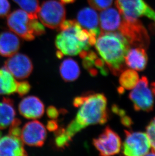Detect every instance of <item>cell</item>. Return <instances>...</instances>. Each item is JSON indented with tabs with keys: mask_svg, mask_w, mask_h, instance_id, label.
<instances>
[{
	"mask_svg": "<svg viewBox=\"0 0 155 156\" xmlns=\"http://www.w3.org/2000/svg\"><path fill=\"white\" fill-rule=\"evenodd\" d=\"M63 56H64V54L62 52H60V51H57V58H59V59H61Z\"/></svg>",
	"mask_w": 155,
	"mask_h": 156,
	"instance_id": "obj_36",
	"label": "cell"
},
{
	"mask_svg": "<svg viewBox=\"0 0 155 156\" xmlns=\"http://www.w3.org/2000/svg\"><path fill=\"white\" fill-rule=\"evenodd\" d=\"M151 89L154 96L155 97V83H152L151 84Z\"/></svg>",
	"mask_w": 155,
	"mask_h": 156,
	"instance_id": "obj_35",
	"label": "cell"
},
{
	"mask_svg": "<svg viewBox=\"0 0 155 156\" xmlns=\"http://www.w3.org/2000/svg\"><path fill=\"white\" fill-rule=\"evenodd\" d=\"M18 81L5 67L0 68V94L10 95L16 93Z\"/></svg>",
	"mask_w": 155,
	"mask_h": 156,
	"instance_id": "obj_21",
	"label": "cell"
},
{
	"mask_svg": "<svg viewBox=\"0 0 155 156\" xmlns=\"http://www.w3.org/2000/svg\"><path fill=\"white\" fill-rule=\"evenodd\" d=\"M90 6L93 9L102 11L112 5L113 0H87Z\"/></svg>",
	"mask_w": 155,
	"mask_h": 156,
	"instance_id": "obj_26",
	"label": "cell"
},
{
	"mask_svg": "<svg viewBox=\"0 0 155 156\" xmlns=\"http://www.w3.org/2000/svg\"><path fill=\"white\" fill-rule=\"evenodd\" d=\"M16 116L13 101L4 97L0 102V129H4L10 126Z\"/></svg>",
	"mask_w": 155,
	"mask_h": 156,
	"instance_id": "obj_18",
	"label": "cell"
},
{
	"mask_svg": "<svg viewBox=\"0 0 155 156\" xmlns=\"http://www.w3.org/2000/svg\"><path fill=\"white\" fill-rule=\"evenodd\" d=\"M5 68L9 71L15 79L23 80L29 76L33 65L28 56L23 54L16 53L5 62Z\"/></svg>",
	"mask_w": 155,
	"mask_h": 156,
	"instance_id": "obj_10",
	"label": "cell"
},
{
	"mask_svg": "<svg viewBox=\"0 0 155 156\" xmlns=\"http://www.w3.org/2000/svg\"><path fill=\"white\" fill-rule=\"evenodd\" d=\"M31 88L29 83L27 81H22L18 82L16 93L20 97H22L29 93Z\"/></svg>",
	"mask_w": 155,
	"mask_h": 156,
	"instance_id": "obj_29",
	"label": "cell"
},
{
	"mask_svg": "<svg viewBox=\"0 0 155 156\" xmlns=\"http://www.w3.org/2000/svg\"><path fill=\"white\" fill-rule=\"evenodd\" d=\"M129 99L136 111L150 112L153 110L154 94L149 86L146 76H143L129 94Z\"/></svg>",
	"mask_w": 155,
	"mask_h": 156,
	"instance_id": "obj_6",
	"label": "cell"
},
{
	"mask_svg": "<svg viewBox=\"0 0 155 156\" xmlns=\"http://www.w3.org/2000/svg\"><path fill=\"white\" fill-rule=\"evenodd\" d=\"M115 5L122 17L129 20L143 16L148 6L144 0H115Z\"/></svg>",
	"mask_w": 155,
	"mask_h": 156,
	"instance_id": "obj_12",
	"label": "cell"
},
{
	"mask_svg": "<svg viewBox=\"0 0 155 156\" xmlns=\"http://www.w3.org/2000/svg\"><path fill=\"white\" fill-rule=\"evenodd\" d=\"M46 127L48 130L51 132L57 131L59 128L57 121L55 119L50 120L48 121L47 123Z\"/></svg>",
	"mask_w": 155,
	"mask_h": 156,
	"instance_id": "obj_33",
	"label": "cell"
},
{
	"mask_svg": "<svg viewBox=\"0 0 155 156\" xmlns=\"http://www.w3.org/2000/svg\"><path fill=\"white\" fill-rule=\"evenodd\" d=\"M46 128L37 120L30 121L24 125L21 130L20 138L27 146L41 147L46 138Z\"/></svg>",
	"mask_w": 155,
	"mask_h": 156,
	"instance_id": "obj_11",
	"label": "cell"
},
{
	"mask_svg": "<svg viewBox=\"0 0 155 156\" xmlns=\"http://www.w3.org/2000/svg\"><path fill=\"white\" fill-rule=\"evenodd\" d=\"M21 124V121H20V120L15 118V119L13 121L10 126L9 135L13 136L14 137L20 138L21 130H22L20 127Z\"/></svg>",
	"mask_w": 155,
	"mask_h": 156,
	"instance_id": "obj_28",
	"label": "cell"
},
{
	"mask_svg": "<svg viewBox=\"0 0 155 156\" xmlns=\"http://www.w3.org/2000/svg\"><path fill=\"white\" fill-rule=\"evenodd\" d=\"M113 112L119 115L120 117V120L122 125L127 128H129L133 124V121L130 117L126 114V112L123 109L119 107L117 105H113L112 107Z\"/></svg>",
	"mask_w": 155,
	"mask_h": 156,
	"instance_id": "obj_24",
	"label": "cell"
},
{
	"mask_svg": "<svg viewBox=\"0 0 155 156\" xmlns=\"http://www.w3.org/2000/svg\"><path fill=\"white\" fill-rule=\"evenodd\" d=\"M93 144L102 156H109L119 153L122 149V140L117 133L109 126H106L96 139Z\"/></svg>",
	"mask_w": 155,
	"mask_h": 156,
	"instance_id": "obj_8",
	"label": "cell"
},
{
	"mask_svg": "<svg viewBox=\"0 0 155 156\" xmlns=\"http://www.w3.org/2000/svg\"><path fill=\"white\" fill-rule=\"evenodd\" d=\"M73 105L79 108L75 119L66 128L56 131L55 144L59 149L68 147L74 136L87 127L103 125L108 120L107 100L103 94L86 93L75 98Z\"/></svg>",
	"mask_w": 155,
	"mask_h": 156,
	"instance_id": "obj_1",
	"label": "cell"
},
{
	"mask_svg": "<svg viewBox=\"0 0 155 156\" xmlns=\"http://www.w3.org/2000/svg\"><path fill=\"white\" fill-rule=\"evenodd\" d=\"M2 136V133L1 131H0V139L1 138Z\"/></svg>",
	"mask_w": 155,
	"mask_h": 156,
	"instance_id": "obj_37",
	"label": "cell"
},
{
	"mask_svg": "<svg viewBox=\"0 0 155 156\" xmlns=\"http://www.w3.org/2000/svg\"><path fill=\"white\" fill-rule=\"evenodd\" d=\"M123 155L127 156H145L149 152L150 144L146 133L140 131L125 130Z\"/></svg>",
	"mask_w": 155,
	"mask_h": 156,
	"instance_id": "obj_7",
	"label": "cell"
},
{
	"mask_svg": "<svg viewBox=\"0 0 155 156\" xmlns=\"http://www.w3.org/2000/svg\"><path fill=\"white\" fill-rule=\"evenodd\" d=\"M27 153L20 138L4 136L0 139V156H24Z\"/></svg>",
	"mask_w": 155,
	"mask_h": 156,
	"instance_id": "obj_15",
	"label": "cell"
},
{
	"mask_svg": "<svg viewBox=\"0 0 155 156\" xmlns=\"http://www.w3.org/2000/svg\"><path fill=\"white\" fill-rule=\"evenodd\" d=\"M28 13L30 19H37L40 2L38 0H13Z\"/></svg>",
	"mask_w": 155,
	"mask_h": 156,
	"instance_id": "obj_23",
	"label": "cell"
},
{
	"mask_svg": "<svg viewBox=\"0 0 155 156\" xmlns=\"http://www.w3.org/2000/svg\"><path fill=\"white\" fill-rule=\"evenodd\" d=\"M129 44L134 47L148 49L150 39L146 28L139 19L129 20L122 17L118 30Z\"/></svg>",
	"mask_w": 155,
	"mask_h": 156,
	"instance_id": "obj_4",
	"label": "cell"
},
{
	"mask_svg": "<svg viewBox=\"0 0 155 156\" xmlns=\"http://www.w3.org/2000/svg\"><path fill=\"white\" fill-rule=\"evenodd\" d=\"M95 45L97 51L112 74L119 75L124 70L125 56L130 46L120 33L100 32Z\"/></svg>",
	"mask_w": 155,
	"mask_h": 156,
	"instance_id": "obj_2",
	"label": "cell"
},
{
	"mask_svg": "<svg viewBox=\"0 0 155 156\" xmlns=\"http://www.w3.org/2000/svg\"><path fill=\"white\" fill-rule=\"evenodd\" d=\"M10 9V4L8 0H0V18L7 16Z\"/></svg>",
	"mask_w": 155,
	"mask_h": 156,
	"instance_id": "obj_30",
	"label": "cell"
},
{
	"mask_svg": "<svg viewBox=\"0 0 155 156\" xmlns=\"http://www.w3.org/2000/svg\"><path fill=\"white\" fill-rule=\"evenodd\" d=\"M30 19L25 11L18 9L8 15L7 24L12 32L27 41H31L34 40L35 36L30 30Z\"/></svg>",
	"mask_w": 155,
	"mask_h": 156,
	"instance_id": "obj_9",
	"label": "cell"
},
{
	"mask_svg": "<svg viewBox=\"0 0 155 156\" xmlns=\"http://www.w3.org/2000/svg\"><path fill=\"white\" fill-rule=\"evenodd\" d=\"M47 115L51 119L57 120L59 116V111L53 106H50L46 111Z\"/></svg>",
	"mask_w": 155,
	"mask_h": 156,
	"instance_id": "obj_31",
	"label": "cell"
},
{
	"mask_svg": "<svg viewBox=\"0 0 155 156\" xmlns=\"http://www.w3.org/2000/svg\"><path fill=\"white\" fill-rule=\"evenodd\" d=\"M76 22L77 20H64L63 21V23L60 24V26L59 27V30L60 31H63V30H67V28H70L72 26H73Z\"/></svg>",
	"mask_w": 155,
	"mask_h": 156,
	"instance_id": "obj_32",
	"label": "cell"
},
{
	"mask_svg": "<svg viewBox=\"0 0 155 156\" xmlns=\"http://www.w3.org/2000/svg\"><path fill=\"white\" fill-rule=\"evenodd\" d=\"M21 47V41L17 35L10 31L0 33V55L10 57L17 53Z\"/></svg>",
	"mask_w": 155,
	"mask_h": 156,
	"instance_id": "obj_16",
	"label": "cell"
},
{
	"mask_svg": "<svg viewBox=\"0 0 155 156\" xmlns=\"http://www.w3.org/2000/svg\"><path fill=\"white\" fill-rule=\"evenodd\" d=\"M21 115L28 119H37L41 118L44 113V105L38 98L28 96L24 98L18 106Z\"/></svg>",
	"mask_w": 155,
	"mask_h": 156,
	"instance_id": "obj_13",
	"label": "cell"
},
{
	"mask_svg": "<svg viewBox=\"0 0 155 156\" xmlns=\"http://www.w3.org/2000/svg\"><path fill=\"white\" fill-rule=\"evenodd\" d=\"M146 134L153 150L155 151V117L146 127Z\"/></svg>",
	"mask_w": 155,
	"mask_h": 156,
	"instance_id": "obj_27",
	"label": "cell"
},
{
	"mask_svg": "<svg viewBox=\"0 0 155 156\" xmlns=\"http://www.w3.org/2000/svg\"><path fill=\"white\" fill-rule=\"evenodd\" d=\"M60 72L64 81L72 82L79 77L80 75V69L76 61L71 58H67L60 64Z\"/></svg>",
	"mask_w": 155,
	"mask_h": 156,
	"instance_id": "obj_19",
	"label": "cell"
},
{
	"mask_svg": "<svg viewBox=\"0 0 155 156\" xmlns=\"http://www.w3.org/2000/svg\"><path fill=\"white\" fill-rule=\"evenodd\" d=\"M124 61L126 65L133 69L138 71L144 70L148 61L146 49L140 47L129 49L125 56Z\"/></svg>",
	"mask_w": 155,
	"mask_h": 156,
	"instance_id": "obj_17",
	"label": "cell"
},
{
	"mask_svg": "<svg viewBox=\"0 0 155 156\" xmlns=\"http://www.w3.org/2000/svg\"><path fill=\"white\" fill-rule=\"evenodd\" d=\"M139 80V75L135 70L126 69L122 71L119 78L120 87L124 90L133 89Z\"/></svg>",
	"mask_w": 155,
	"mask_h": 156,
	"instance_id": "obj_22",
	"label": "cell"
},
{
	"mask_svg": "<svg viewBox=\"0 0 155 156\" xmlns=\"http://www.w3.org/2000/svg\"><path fill=\"white\" fill-rule=\"evenodd\" d=\"M37 16L45 27L56 29L65 20L66 10L62 3L56 0H48L42 3Z\"/></svg>",
	"mask_w": 155,
	"mask_h": 156,
	"instance_id": "obj_5",
	"label": "cell"
},
{
	"mask_svg": "<svg viewBox=\"0 0 155 156\" xmlns=\"http://www.w3.org/2000/svg\"><path fill=\"white\" fill-rule=\"evenodd\" d=\"M62 3L65 4H71L75 2L76 0H60Z\"/></svg>",
	"mask_w": 155,
	"mask_h": 156,
	"instance_id": "obj_34",
	"label": "cell"
},
{
	"mask_svg": "<svg viewBox=\"0 0 155 156\" xmlns=\"http://www.w3.org/2000/svg\"><path fill=\"white\" fill-rule=\"evenodd\" d=\"M89 31L83 29L78 22L67 28L60 31L56 37V47L63 54L76 56L83 51H89L91 46L89 43Z\"/></svg>",
	"mask_w": 155,
	"mask_h": 156,
	"instance_id": "obj_3",
	"label": "cell"
},
{
	"mask_svg": "<svg viewBox=\"0 0 155 156\" xmlns=\"http://www.w3.org/2000/svg\"><path fill=\"white\" fill-rule=\"evenodd\" d=\"M99 19L100 32H115L120 27L122 17L118 10L109 7L100 13Z\"/></svg>",
	"mask_w": 155,
	"mask_h": 156,
	"instance_id": "obj_14",
	"label": "cell"
},
{
	"mask_svg": "<svg viewBox=\"0 0 155 156\" xmlns=\"http://www.w3.org/2000/svg\"><path fill=\"white\" fill-rule=\"evenodd\" d=\"M30 30L34 36H40L46 33L44 25L37 19H30L29 23Z\"/></svg>",
	"mask_w": 155,
	"mask_h": 156,
	"instance_id": "obj_25",
	"label": "cell"
},
{
	"mask_svg": "<svg viewBox=\"0 0 155 156\" xmlns=\"http://www.w3.org/2000/svg\"><path fill=\"white\" fill-rule=\"evenodd\" d=\"M78 22L87 30L98 27L99 25V15L92 8H84L77 15Z\"/></svg>",
	"mask_w": 155,
	"mask_h": 156,
	"instance_id": "obj_20",
	"label": "cell"
}]
</instances>
